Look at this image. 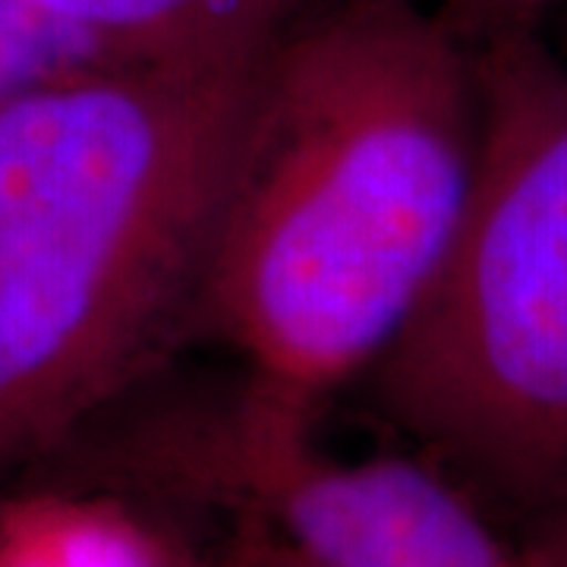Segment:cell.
<instances>
[{"label": "cell", "instance_id": "cell-1", "mask_svg": "<svg viewBox=\"0 0 567 567\" xmlns=\"http://www.w3.org/2000/svg\"><path fill=\"white\" fill-rule=\"evenodd\" d=\"M476 171V61L435 3H316L262 63L193 334L319 410L423 306Z\"/></svg>", "mask_w": 567, "mask_h": 567}, {"label": "cell", "instance_id": "cell-2", "mask_svg": "<svg viewBox=\"0 0 567 567\" xmlns=\"http://www.w3.org/2000/svg\"><path fill=\"white\" fill-rule=\"evenodd\" d=\"M268 51L133 63L0 107V488L193 338Z\"/></svg>", "mask_w": 567, "mask_h": 567}, {"label": "cell", "instance_id": "cell-3", "mask_svg": "<svg viewBox=\"0 0 567 567\" xmlns=\"http://www.w3.org/2000/svg\"><path fill=\"white\" fill-rule=\"evenodd\" d=\"M480 171L461 237L369 398L480 502L567 505V66L543 32L473 48Z\"/></svg>", "mask_w": 567, "mask_h": 567}, {"label": "cell", "instance_id": "cell-4", "mask_svg": "<svg viewBox=\"0 0 567 567\" xmlns=\"http://www.w3.org/2000/svg\"><path fill=\"white\" fill-rule=\"evenodd\" d=\"M316 410L249 382L215 404L130 420L95 480L145 498L215 505L309 567H520L480 502L416 457L341 461L312 442Z\"/></svg>", "mask_w": 567, "mask_h": 567}, {"label": "cell", "instance_id": "cell-5", "mask_svg": "<svg viewBox=\"0 0 567 567\" xmlns=\"http://www.w3.org/2000/svg\"><path fill=\"white\" fill-rule=\"evenodd\" d=\"M0 567H205L167 507L102 483L0 488Z\"/></svg>", "mask_w": 567, "mask_h": 567}, {"label": "cell", "instance_id": "cell-6", "mask_svg": "<svg viewBox=\"0 0 567 567\" xmlns=\"http://www.w3.org/2000/svg\"><path fill=\"white\" fill-rule=\"evenodd\" d=\"M142 63L256 58L322 0H41Z\"/></svg>", "mask_w": 567, "mask_h": 567}, {"label": "cell", "instance_id": "cell-7", "mask_svg": "<svg viewBox=\"0 0 567 567\" xmlns=\"http://www.w3.org/2000/svg\"><path fill=\"white\" fill-rule=\"evenodd\" d=\"M133 63L142 61L41 0H0V107L48 85Z\"/></svg>", "mask_w": 567, "mask_h": 567}, {"label": "cell", "instance_id": "cell-8", "mask_svg": "<svg viewBox=\"0 0 567 567\" xmlns=\"http://www.w3.org/2000/svg\"><path fill=\"white\" fill-rule=\"evenodd\" d=\"M461 39L476 48L486 41L543 32L567 7V0H432Z\"/></svg>", "mask_w": 567, "mask_h": 567}, {"label": "cell", "instance_id": "cell-9", "mask_svg": "<svg viewBox=\"0 0 567 567\" xmlns=\"http://www.w3.org/2000/svg\"><path fill=\"white\" fill-rule=\"evenodd\" d=\"M511 546L520 567H567V505L524 514Z\"/></svg>", "mask_w": 567, "mask_h": 567}, {"label": "cell", "instance_id": "cell-10", "mask_svg": "<svg viewBox=\"0 0 567 567\" xmlns=\"http://www.w3.org/2000/svg\"><path fill=\"white\" fill-rule=\"evenodd\" d=\"M227 567H309L290 548L271 539L262 529L237 524L234 546L227 551Z\"/></svg>", "mask_w": 567, "mask_h": 567}, {"label": "cell", "instance_id": "cell-11", "mask_svg": "<svg viewBox=\"0 0 567 567\" xmlns=\"http://www.w3.org/2000/svg\"><path fill=\"white\" fill-rule=\"evenodd\" d=\"M555 20H561V25H565V39H561V51H558V54H561V61H565L567 66V7L558 13V17H555Z\"/></svg>", "mask_w": 567, "mask_h": 567}]
</instances>
